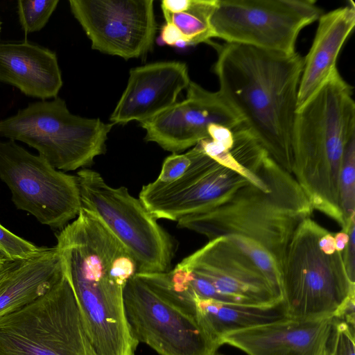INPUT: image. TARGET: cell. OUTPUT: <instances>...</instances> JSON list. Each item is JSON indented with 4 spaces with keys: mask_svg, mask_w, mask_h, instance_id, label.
I'll use <instances>...</instances> for the list:
<instances>
[{
    "mask_svg": "<svg viewBox=\"0 0 355 355\" xmlns=\"http://www.w3.org/2000/svg\"><path fill=\"white\" fill-rule=\"evenodd\" d=\"M219 93L269 155L292 173V138L304 57L237 44L215 45Z\"/></svg>",
    "mask_w": 355,
    "mask_h": 355,
    "instance_id": "obj_1",
    "label": "cell"
},
{
    "mask_svg": "<svg viewBox=\"0 0 355 355\" xmlns=\"http://www.w3.org/2000/svg\"><path fill=\"white\" fill-rule=\"evenodd\" d=\"M252 173L267 182L268 191L248 182L206 210L180 219L178 227L209 241L228 236L249 239L264 248L282 270L295 230L313 209L293 175L268 154Z\"/></svg>",
    "mask_w": 355,
    "mask_h": 355,
    "instance_id": "obj_2",
    "label": "cell"
},
{
    "mask_svg": "<svg viewBox=\"0 0 355 355\" xmlns=\"http://www.w3.org/2000/svg\"><path fill=\"white\" fill-rule=\"evenodd\" d=\"M352 87L337 69L297 110L292 138V175L313 209L346 232L340 205L339 178L345 146L355 135Z\"/></svg>",
    "mask_w": 355,
    "mask_h": 355,
    "instance_id": "obj_3",
    "label": "cell"
},
{
    "mask_svg": "<svg viewBox=\"0 0 355 355\" xmlns=\"http://www.w3.org/2000/svg\"><path fill=\"white\" fill-rule=\"evenodd\" d=\"M308 218L295 230L282 268V301L288 318L333 316L355 293L347 274L343 252L324 253L319 240L327 231Z\"/></svg>",
    "mask_w": 355,
    "mask_h": 355,
    "instance_id": "obj_4",
    "label": "cell"
},
{
    "mask_svg": "<svg viewBox=\"0 0 355 355\" xmlns=\"http://www.w3.org/2000/svg\"><path fill=\"white\" fill-rule=\"evenodd\" d=\"M113 125L73 114L57 96L0 119V136L28 144L56 169L69 171L90 165L104 153Z\"/></svg>",
    "mask_w": 355,
    "mask_h": 355,
    "instance_id": "obj_5",
    "label": "cell"
},
{
    "mask_svg": "<svg viewBox=\"0 0 355 355\" xmlns=\"http://www.w3.org/2000/svg\"><path fill=\"white\" fill-rule=\"evenodd\" d=\"M0 355H98L64 274L33 302L0 316Z\"/></svg>",
    "mask_w": 355,
    "mask_h": 355,
    "instance_id": "obj_6",
    "label": "cell"
},
{
    "mask_svg": "<svg viewBox=\"0 0 355 355\" xmlns=\"http://www.w3.org/2000/svg\"><path fill=\"white\" fill-rule=\"evenodd\" d=\"M81 206L92 212L123 245L137 265V273L170 270L173 243L139 199L125 187L107 184L89 169L77 173Z\"/></svg>",
    "mask_w": 355,
    "mask_h": 355,
    "instance_id": "obj_7",
    "label": "cell"
},
{
    "mask_svg": "<svg viewBox=\"0 0 355 355\" xmlns=\"http://www.w3.org/2000/svg\"><path fill=\"white\" fill-rule=\"evenodd\" d=\"M322 14L312 0H217L209 23L226 43L292 54L301 31Z\"/></svg>",
    "mask_w": 355,
    "mask_h": 355,
    "instance_id": "obj_8",
    "label": "cell"
},
{
    "mask_svg": "<svg viewBox=\"0 0 355 355\" xmlns=\"http://www.w3.org/2000/svg\"><path fill=\"white\" fill-rule=\"evenodd\" d=\"M0 179L17 209L51 228L62 229L82 207L76 175L56 169L13 140L0 141Z\"/></svg>",
    "mask_w": 355,
    "mask_h": 355,
    "instance_id": "obj_9",
    "label": "cell"
},
{
    "mask_svg": "<svg viewBox=\"0 0 355 355\" xmlns=\"http://www.w3.org/2000/svg\"><path fill=\"white\" fill-rule=\"evenodd\" d=\"M131 332L159 355H213L220 347L191 315L153 291L137 274L123 291Z\"/></svg>",
    "mask_w": 355,
    "mask_h": 355,
    "instance_id": "obj_10",
    "label": "cell"
},
{
    "mask_svg": "<svg viewBox=\"0 0 355 355\" xmlns=\"http://www.w3.org/2000/svg\"><path fill=\"white\" fill-rule=\"evenodd\" d=\"M189 152L191 164L180 178L169 183L155 180L139 193V199L156 219L178 222L206 210L250 182L207 155L198 144Z\"/></svg>",
    "mask_w": 355,
    "mask_h": 355,
    "instance_id": "obj_11",
    "label": "cell"
},
{
    "mask_svg": "<svg viewBox=\"0 0 355 355\" xmlns=\"http://www.w3.org/2000/svg\"><path fill=\"white\" fill-rule=\"evenodd\" d=\"M92 48L124 59L152 49L157 24L153 0H69Z\"/></svg>",
    "mask_w": 355,
    "mask_h": 355,
    "instance_id": "obj_12",
    "label": "cell"
},
{
    "mask_svg": "<svg viewBox=\"0 0 355 355\" xmlns=\"http://www.w3.org/2000/svg\"><path fill=\"white\" fill-rule=\"evenodd\" d=\"M179 263L207 279L221 302L272 306L282 301L264 275L226 236L209 241Z\"/></svg>",
    "mask_w": 355,
    "mask_h": 355,
    "instance_id": "obj_13",
    "label": "cell"
},
{
    "mask_svg": "<svg viewBox=\"0 0 355 355\" xmlns=\"http://www.w3.org/2000/svg\"><path fill=\"white\" fill-rule=\"evenodd\" d=\"M187 98L156 116L141 122L148 141L176 153L209 138L208 127L218 124L232 132L245 123L219 92H210L191 81Z\"/></svg>",
    "mask_w": 355,
    "mask_h": 355,
    "instance_id": "obj_14",
    "label": "cell"
},
{
    "mask_svg": "<svg viewBox=\"0 0 355 355\" xmlns=\"http://www.w3.org/2000/svg\"><path fill=\"white\" fill-rule=\"evenodd\" d=\"M191 80L184 62H159L133 68L110 116L112 124L149 120L176 103Z\"/></svg>",
    "mask_w": 355,
    "mask_h": 355,
    "instance_id": "obj_15",
    "label": "cell"
},
{
    "mask_svg": "<svg viewBox=\"0 0 355 355\" xmlns=\"http://www.w3.org/2000/svg\"><path fill=\"white\" fill-rule=\"evenodd\" d=\"M334 317L286 318L222 336L227 343L248 355H322L330 337Z\"/></svg>",
    "mask_w": 355,
    "mask_h": 355,
    "instance_id": "obj_16",
    "label": "cell"
},
{
    "mask_svg": "<svg viewBox=\"0 0 355 355\" xmlns=\"http://www.w3.org/2000/svg\"><path fill=\"white\" fill-rule=\"evenodd\" d=\"M0 81L40 100L57 97L63 84L56 54L26 40L0 42Z\"/></svg>",
    "mask_w": 355,
    "mask_h": 355,
    "instance_id": "obj_17",
    "label": "cell"
},
{
    "mask_svg": "<svg viewBox=\"0 0 355 355\" xmlns=\"http://www.w3.org/2000/svg\"><path fill=\"white\" fill-rule=\"evenodd\" d=\"M351 4L322 14L312 45L304 57L297 110L325 84L338 69L340 51L355 26V6Z\"/></svg>",
    "mask_w": 355,
    "mask_h": 355,
    "instance_id": "obj_18",
    "label": "cell"
},
{
    "mask_svg": "<svg viewBox=\"0 0 355 355\" xmlns=\"http://www.w3.org/2000/svg\"><path fill=\"white\" fill-rule=\"evenodd\" d=\"M189 299L185 311L219 346L224 334L288 318L283 301L272 306H251L202 298L193 293Z\"/></svg>",
    "mask_w": 355,
    "mask_h": 355,
    "instance_id": "obj_19",
    "label": "cell"
},
{
    "mask_svg": "<svg viewBox=\"0 0 355 355\" xmlns=\"http://www.w3.org/2000/svg\"><path fill=\"white\" fill-rule=\"evenodd\" d=\"M63 276L55 246L42 254L20 261L0 282V316L33 302Z\"/></svg>",
    "mask_w": 355,
    "mask_h": 355,
    "instance_id": "obj_20",
    "label": "cell"
},
{
    "mask_svg": "<svg viewBox=\"0 0 355 355\" xmlns=\"http://www.w3.org/2000/svg\"><path fill=\"white\" fill-rule=\"evenodd\" d=\"M217 0H164L162 11L166 24L173 26L183 43L198 44L213 38L210 15Z\"/></svg>",
    "mask_w": 355,
    "mask_h": 355,
    "instance_id": "obj_21",
    "label": "cell"
},
{
    "mask_svg": "<svg viewBox=\"0 0 355 355\" xmlns=\"http://www.w3.org/2000/svg\"><path fill=\"white\" fill-rule=\"evenodd\" d=\"M340 205L346 225V232L355 221V135L347 143L339 178Z\"/></svg>",
    "mask_w": 355,
    "mask_h": 355,
    "instance_id": "obj_22",
    "label": "cell"
},
{
    "mask_svg": "<svg viewBox=\"0 0 355 355\" xmlns=\"http://www.w3.org/2000/svg\"><path fill=\"white\" fill-rule=\"evenodd\" d=\"M226 237L247 255L282 297V272L274 257L264 248L249 239L239 236Z\"/></svg>",
    "mask_w": 355,
    "mask_h": 355,
    "instance_id": "obj_23",
    "label": "cell"
},
{
    "mask_svg": "<svg viewBox=\"0 0 355 355\" xmlns=\"http://www.w3.org/2000/svg\"><path fill=\"white\" fill-rule=\"evenodd\" d=\"M59 0H19L17 10L25 35L42 30L57 8Z\"/></svg>",
    "mask_w": 355,
    "mask_h": 355,
    "instance_id": "obj_24",
    "label": "cell"
},
{
    "mask_svg": "<svg viewBox=\"0 0 355 355\" xmlns=\"http://www.w3.org/2000/svg\"><path fill=\"white\" fill-rule=\"evenodd\" d=\"M205 153L220 165L240 174L252 184L263 191H268L267 182L243 167L224 145L210 138L198 143Z\"/></svg>",
    "mask_w": 355,
    "mask_h": 355,
    "instance_id": "obj_25",
    "label": "cell"
},
{
    "mask_svg": "<svg viewBox=\"0 0 355 355\" xmlns=\"http://www.w3.org/2000/svg\"><path fill=\"white\" fill-rule=\"evenodd\" d=\"M49 248L39 247L17 236L0 224V254L12 261H23L36 257Z\"/></svg>",
    "mask_w": 355,
    "mask_h": 355,
    "instance_id": "obj_26",
    "label": "cell"
},
{
    "mask_svg": "<svg viewBox=\"0 0 355 355\" xmlns=\"http://www.w3.org/2000/svg\"><path fill=\"white\" fill-rule=\"evenodd\" d=\"M327 347L330 355H354V326L334 317Z\"/></svg>",
    "mask_w": 355,
    "mask_h": 355,
    "instance_id": "obj_27",
    "label": "cell"
},
{
    "mask_svg": "<svg viewBox=\"0 0 355 355\" xmlns=\"http://www.w3.org/2000/svg\"><path fill=\"white\" fill-rule=\"evenodd\" d=\"M191 162L189 150L184 154L173 153L163 162L161 172L155 180L160 183H169L180 178Z\"/></svg>",
    "mask_w": 355,
    "mask_h": 355,
    "instance_id": "obj_28",
    "label": "cell"
},
{
    "mask_svg": "<svg viewBox=\"0 0 355 355\" xmlns=\"http://www.w3.org/2000/svg\"><path fill=\"white\" fill-rule=\"evenodd\" d=\"M355 221H353L348 230L349 241L343 251L344 266L349 280L355 283Z\"/></svg>",
    "mask_w": 355,
    "mask_h": 355,
    "instance_id": "obj_29",
    "label": "cell"
},
{
    "mask_svg": "<svg viewBox=\"0 0 355 355\" xmlns=\"http://www.w3.org/2000/svg\"><path fill=\"white\" fill-rule=\"evenodd\" d=\"M162 41L168 45H175L182 42V38L178 31L171 24H166L162 27L161 31Z\"/></svg>",
    "mask_w": 355,
    "mask_h": 355,
    "instance_id": "obj_30",
    "label": "cell"
},
{
    "mask_svg": "<svg viewBox=\"0 0 355 355\" xmlns=\"http://www.w3.org/2000/svg\"><path fill=\"white\" fill-rule=\"evenodd\" d=\"M319 246L324 253L334 254L336 251L334 234L327 230L319 240Z\"/></svg>",
    "mask_w": 355,
    "mask_h": 355,
    "instance_id": "obj_31",
    "label": "cell"
},
{
    "mask_svg": "<svg viewBox=\"0 0 355 355\" xmlns=\"http://www.w3.org/2000/svg\"><path fill=\"white\" fill-rule=\"evenodd\" d=\"M334 236L336 251L343 252L349 239L348 233L341 231L334 234Z\"/></svg>",
    "mask_w": 355,
    "mask_h": 355,
    "instance_id": "obj_32",
    "label": "cell"
},
{
    "mask_svg": "<svg viewBox=\"0 0 355 355\" xmlns=\"http://www.w3.org/2000/svg\"><path fill=\"white\" fill-rule=\"evenodd\" d=\"M19 262L20 261H12L8 260L3 265L0 267V282Z\"/></svg>",
    "mask_w": 355,
    "mask_h": 355,
    "instance_id": "obj_33",
    "label": "cell"
},
{
    "mask_svg": "<svg viewBox=\"0 0 355 355\" xmlns=\"http://www.w3.org/2000/svg\"><path fill=\"white\" fill-rule=\"evenodd\" d=\"M7 261H8V259H6L1 254H0V267L2 265H3Z\"/></svg>",
    "mask_w": 355,
    "mask_h": 355,
    "instance_id": "obj_34",
    "label": "cell"
},
{
    "mask_svg": "<svg viewBox=\"0 0 355 355\" xmlns=\"http://www.w3.org/2000/svg\"><path fill=\"white\" fill-rule=\"evenodd\" d=\"M322 355H330L327 347H326Z\"/></svg>",
    "mask_w": 355,
    "mask_h": 355,
    "instance_id": "obj_35",
    "label": "cell"
},
{
    "mask_svg": "<svg viewBox=\"0 0 355 355\" xmlns=\"http://www.w3.org/2000/svg\"><path fill=\"white\" fill-rule=\"evenodd\" d=\"M1 24H2V23H1V21H0V33H1Z\"/></svg>",
    "mask_w": 355,
    "mask_h": 355,
    "instance_id": "obj_36",
    "label": "cell"
},
{
    "mask_svg": "<svg viewBox=\"0 0 355 355\" xmlns=\"http://www.w3.org/2000/svg\"><path fill=\"white\" fill-rule=\"evenodd\" d=\"M213 355H223V354H216V352L215 354H214Z\"/></svg>",
    "mask_w": 355,
    "mask_h": 355,
    "instance_id": "obj_37",
    "label": "cell"
}]
</instances>
